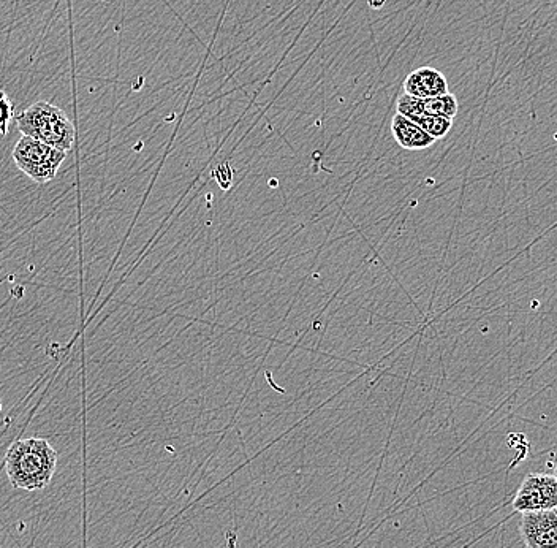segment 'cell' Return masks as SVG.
Listing matches in <instances>:
<instances>
[{"label": "cell", "mask_w": 557, "mask_h": 548, "mask_svg": "<svg viewBox=\"0 0 557 548\" xmlns=\"http://www.w3.org/2000/svg\"><path fill=\"white\" fill-rule=\"evenodd\" d=\"M56 469L57 452L46 439H19L5 453V471L16 490H43Z\"/></svg>", "instance_id": "cell-1"}, {"label": "cell", "mask_w": 557, "mask_h": 548, "mask_svg": "<svg viewBox=\"0 0 557 548\" xmlns=\"http://www.w3.org/2000/svg\"><path fill=\"white\" fill-rule=\"evenodd\" d=\"M16 122L21 134L65 153L75 143V126L69 116L65 115L64 110L45 100L32 103L31 107L18 116Z\"/></svg>", "instance_id": "cell-2"}, {"label": "cell", "mask_w": 557, "mask_h": 548, "mask_svg": "<svg viewBox=\"0 0 557 548\" xmlns=\"http://www.w3.org/2000/svg\"><path fill=\"white\" fill-rule=\"evenodd\" d=\"M13 162L16 167L34 181L38 186L48 184L56 178L59 168L64 164L67 153L61 149L53 148V146L45 145L42 141L35 138L23 137L19 138L15 148H13Z\"/></svg>", "instance_id": "cell-3"}, {"label": "cell", "mask_w": 557, "mask_h": 548, "mask_svg": "<svg viewBox=\"0 0 557 548\" xmlns=\"http://www.w3.org/2000/svg\"><path fill=\"white\" fill-rule=\"evenodd\" d=\"M513 510L526 512H542L557 507V480L545 472H532L524 477L523 484L516 491L512 501Z\"/></svg>", "instance_id": "cell-4"}, {"label": "cell", "mask_w": 557, "mask_h": 548, "mask_svg": "<svg viewBox=\"0 0 557 548\" xmlns=\"http://www.w3.org/2000/svg\"><path fill=\"white\" fill-rule=\"evenodd\" d=\"M520 531L527 548H557V515L554 510L526 512L521 517Z\"/></svg>", "instance_id": "cell-5"}, {"label": "cell", "mask_w": 557, "mask_h": 548, "mask_svg": "<svg viewBox=\"0 0 557 548\" xmlns=\"http://www.w3.org/2000/svg\"><path fill=\"white\" fill-rule=\"evenodd\" d=\"M459 103L453 94L432 97V99H415V97L402 94L398 99L399 115L410 118L412 115L439 116V118L455 119L458 115Z\"/></svg>", "instance_id": "cell-6"}, {"label": "cell", "mask_w": 557, "mask_h": 548, "mask_svg": "<svg viewBox=\"0 0 557 548\" xmlns=\"http://www.w3.org/2000/svg\"><path fill=\"white\" fill-rule=\"evenodd\" d=\"M404 94L415 99L445 96L448 94L447 78L432 67H421L404 80Z\"/></svg>", "instance_id": "cell-7"}, {"label": "cell", "mask_w": 557, "mask_h": 548, "mask_svg": "<svg viewBox=\"0 0 557 548\" xmlns=\"http://www.w3.org/2000/svg\"><path fill=\"white\" fill-rule=\"evenodd\" d=\"M391 134L401 148L409 149V151H421L436 143V140L426 134L418 124L399 113H396L391 119Z\"/></svg>", "instance_id": "cell-8"}, {"label": "cell", "mask_w": 557, "mask_h": 548, "mask_svg": "<svg viewBox=\"0 0 557 548\" xmlns=\"http://www.w3.org/2000/svg\"><path fill=\"white\" fill-rule=\"evenodd\" d=\"M410 121H414L415 124L425 130L426 134L431 135L434 140H440V138H445L450 132L451 127H453V119L439 118V116H429L417 115L410 116Z\"/></svg>", "instance_id": "cell-9"}, {"label": "cell", "mask_w": 557, "mask_h": 548, "mask_svg": "<svg viewBox=\"0 0 557 548\" xmlns=\"http://www.w3.org/2000/svg\"><path fill=\"white\" fill-rule=\"evenodd\" d=\"M15 118V107L7 92L0 91V137L8 134L10 122Z\"/></svg>", "instance_id": "cell-10"}, {"label": "cell", "mask_w": 557, "mask_h": 548, "mask_svg": "<svg viewBox=\"0 0 557 548\" xmlns=\"http://www.w3.org/2000/svg\"><path fill=\"white\" fill-rule=\"evenodd\" d=\"M553 476H554V479L557 480V465L554 466V474H553Z\"/></svg>", "instance_id": "cell-11"}, {"label": "cell", "mask_w": 557, "mask_h": 548, "mask_svg": "<svg viewBox=\"0 0 557 548\" xmlns=\"http://www.w3.org/2000/svg\"><path fill=\"white\" fill-rule=\"evenodd\" d=\"M0 411H2V401H0Z\"/></svg>", "instance_id": "cell-12"}, {"label": "cell", "mask_w": 557, "mask_h": 548, "mask_svg": "<svg viewBox=\"0 0 557 548\" xmlns=\"http://www.w3.org/2000/svg\"><path fill=\"white\" fill-rule=\"evenodd\" d=\"M554 512H556V515H557V507H556V509H554Z\"/></svg>", "instance_id": "cell-13"}, {"label": "cell", "mask_w": 557, "mask_h": 548, "mask_svg": "<svg viewBox=\"0 0 557 548\" xmlns=\"http://www.w3.org/2000/svg\"><path fill=\"white\" fill-rule=\"evenodd\" d=\"M102 2H105V0H102Z\"/></svg>", "instance_id": "cell-14"}]
</instances>
